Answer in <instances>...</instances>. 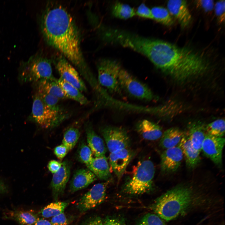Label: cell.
<instances>
[{
    "mask_svg": "<svg viewBox=\"0 0 225 225\" xmlns=\"http://www.w3.org/2000/svg\"><path fill=\"white\" fill-rule=\"evenodd\" d=\"M54 77L50 61L46 58L36 56L22 65L18 78L21 82L34 83Z\"/></svg>",
    "mask_w": 225,
    "mask_h": 225,
    "instance_id": "5",
    "label": "cell"
},
{
    "mask_svg": "<svg viewBox=\"0 0 225 225\" xmlns=\"http://www.w3.org/2000/svg\"><path fill=\"white\" fill-rule=\"evenodd\" d=\"M206 199L191 187L179 184L158 198L150 208L164 221H170L202 205Z\"/></svg>",
    "mask_w": 225,
    "mask_h": 225,
    "instance_id": "3",
    "label": "cell"
},
{
    "mask_svg": "<svg viewBox=\"0 0 225 225\" xmlns=\"http://www.w3.org/2000/svg\"><path fill=\"white\" fill-rule=\"evenodd\" d=\"M107 183L96 184L81 198L76 204L77 208L81 212L94 208L104 200Z\"/></svg>",
    "mask_w": 225,
    "mask_h": 225,
    "instance_id": "11",
    "label": "cell"
},
{
    "mask_svg": "<svg viewBox=\"0 0 225 225\" xmlns=\"http://www.w3.org/2000/svg\"><path fill=\"white\" fill-rule=\"evenodd\" d=\"M92 155V151L88 146L84 142H81L79 145L78 151V160L87 165L93 158Z\"/></svg>",
    "mask_w": 225,
    "mask_h": 225,
    "instance_id": "33",
    "label": "cell"
},
{
    "mask_svg": "<svg viewBox=\"0 0 225 225\" xmlns=\"http://www.w3.org/2000/svg\"><path fill=\"white\" fill-rule=\"evenodd\" d=\"M96 179L95 175L88 169H78L74 173L70 181V192L72 193L84 188Z\"/></svg>",
    "mask_w": 225,
    "mask_h": 225,
    "instance_id": "18",
    "label": "cell"
},
{
    "mask_svg": "<svg viewBox=\"0 0 225 225\" xmlns=\"http://www.w3.org/2000/svg\"><path fill=\"white\" fill-rule=\"evenodd\" d=\"M32 116L33 120L43 128H52L59 125L69 117L68 112L61 113L47 106L35 93L33 97Z\"/></svg>",
    "mask_w": 225,
    "mask_h": 225,
    "instance_id": "6",
    "label": "cell"
},
{
    "mask_svg": "<svg viewBox=\"0 0 225 225\" xmlns=\"http://www.w3.org/2000/svg\"><path fill=\"white\" fill-rule=\"evenodd\" d=\"M58 82L68 99L74 100L82 105L89 103L87 98L74 86L60 77L58 79Z\"/></svg>",
    "mask_w": 225,
    "mask_h": 225,
    "instance_id": "25",
    "label": "cell"
},
{
    "mask_svg": "<svg viewBox=\"0 0 225 225\" xmlns=\"http://www.w3.org/2000/svg\"><path fill=\"white\" fill-rule=\"evenodd\" d=\"M42 28L48 42L72 62L86 81L90 80L92 74L83 57L79 32L68 11L61 6L48 9L42 18Z\"/></svg>",
    "mask_w": 225,
    "mask_h": 225,
    "instance_id": "1",
    "label": "cell"
},
{
    "mask_svg": "<svg viewBox=\"0 0 225 225\" xmlns=\"http://www.w3.org/2000/svg\"><path fill=\"white\" fill-rule=\"evenodd\" d=\"M183 157L182 150L178 145L165 149L161 156V171L165 173L175 172L180 166Z\"/></svg>",
    "mask_w": 225,
    "mask_h": 225,
    "instance_id": "14",
    "label": "cell"
},
{
    "mask_svg": "<svg viewBox=\"0 0 225 225\" xmlns=\"http://www.w3.org/2000/svg\"><path fill=\"white\" fill-rule=\"evenodd\" d=\"M178 146L182 150L188 167L192 169L195 168L200 162V153L193 147L187 132H185Z\"/></svg>",
    "mask_w": 225,
    "mask_h": 225,
    "instance_id": "19",
    "label": "cell"
},
{
    "mask_svg": "<svg viewBox=\"0 0 225 225\" xmlns=\"http://www.w3.org/2000/svg\"><path fill=\"white\" fill-rule=\"evenodd\" d=\"M83 225H104L101 219L99 217L90 218L86 220Z\"/></svg>",
    "mask_w": 225,
    "mask_h": 225,
    "instance_id": "42",
    "label": "cell"
},
{
    "mask_svg": "<svg viewBox=\"0 0 225 225\" xmlns=\"http://www.w3.org/2000/svg\"><path fill=\"white\" fill-rule=\"evenodd\" d=\"M35 90L44 92L59 99H68L55 77L34 82Z\"/></svg>",
    "mask_w": 225,
    "mask_h": 225,
    "instance_id": "20",
    "label": "cell"
},
{
    "mask_svg": "<svg viewBox=\"0 0 225 225\" xmlns=\"http://www.w3.org/2000/svg\"><path fill=\"white\" fill-rule=\"evenodd\" d=\"M205 128L206 126L202 123L195 122L190 125L187 132L193 147L200 153L207 134Z\"/></svg>",
    "mask_w": 225,
    "mask_h": 225,
    "instance_id": "23",
    "label": "cell"
},
{
    "mask_svg": "<svg viewBox=\"0 0 225 225\" xmlns=\"http://www.w3.org/2000/svg\"><path fill=\"white\" fill-rule=\"evenodd\" d=\"M86 165L96 177L100 179L107 180L110 177L109 165L105 155L93 158Z\"/></svg>",
    "mask_w": 225,
    "mask_h": 225,
    "instance_id": "22",
    "label": "cell"
},
{
    "mask_svg": "<svg viewBox=\"0 0 225 225\" xmlns=\"http://www.w3.org/2000/svg\"><path fill=\"white\" fill-rule=\"evenodd\" d=\"M198 8L202 9L205 12H211L214 9V1L212 0H199L195 1Z\"/></svg>",
    "mask_w": 225,
    "mask_h": 225,
    "instance_id": "37",
    "label": "cell"
},
{
    "mask_svg": "<svg viewBox=\"0 0 225 225\" xmlns=\"http://www.w3.org/2000/svg\"><path fill=\"white\" fill-rule=\"evenodd\" d=\"M103 223L104 225H126L124 220L118 217L107 216Z\"/></svg>",
    "mask_w": 225,
    "mask_h": 225,
    "instance_id": "39",
    "label": "cell"
},
{
    "mask_svg": "<svg viewBox=\"0 0 225 225\" xmlns=\"http://www.w3.org/2000/svg\"><path fill=\"white\" fill-rule=\"evenodd\" d=\"M225 138L206 134L203 142L202 151L204 154L219 167L222 165V153Z\"/></svg>",
    "mask_w": 225,
    "mask_h": 225,
    "instance_id": "12",
    "label": "cell"
},
{
    "mask_svg": "<svg viewBox=\"0 0 225 225\" xmlns=\"http://www.w3.org/2000/svg\"><path fill=\"white\" fill-rule=\"evenodd\" d=\"M87 143L95 157L105 155L107 147L103 139L94 131L91 122L87 121L85 126Z\"/></svg>",
    "mask_w": 225,
    "mask_h": 225,
    "instance_id": "17",
    "label": "cell"
},
{
    "mask_svg": "<svg viewBox=\"0 0 225 225\" xmlns=\"http://www.w3.org/2000/svg\"><path fill=\"white\" fill-rule=\"evenodd\" d=\"M80 135V132L77 128L70 127L64 132L62 144L65 146L70 151L76 145Z\"/></svg>",
    "mask_w": 225,
    "mask_h": 225,
    "instance_id": "30",
    "label": "cell"
},
{
    "mask_svg": "<svg viewBox=\"0 0 225 225\" xmlns=\"http://www.w3.org/2000/svg\"><path fill=\"white\" fill-rule=\"evenodd\" d=\"M151 62L163 72L180 81L202 75L209 66L208 60L203 54L160 39Z\"/></svg>",
    "mask_w": 225,
    "mask_h": 225,
    "instance_id": "2",
    "label": "cell"
},
{
    "mask_svg": "<svg viewBox=\"0 0 225 225\" xmlns=\"http://www.w3.org/2000/svg\"><path fill=\"white\" fill-rule=\"evenodd\" d=\"M118 81L121 89L133 98L148 101H151L155 98L147 85L122 68L119 73Z\"/></svg>",
    "mask_w": 225,
    "mask_h": 225,
    "instance_id": "8",
    "label": "cell"
},
{
    "mask_svg": "<svg viewBox=\"0 0 225 225\" xmlns=\"http://www.w3.org/2000/svg\"><path fill=\"white\" fill-rule=\"evenodd\" d=\"M54 63L60 78L74 86L81 92H87L86 85L78 72L64 56L58 57Z\"/></svg>",
    "mask_w": 225,
    "mask_h": 225,
    "instance_id": "10",
    "label": "cell"
},
{
    "mask_svg": "<svg viewBox=\"0 0 225 225\" xmlns=\"http://www.w3.org/2000/svg\"><path fill=\"white\" fill-rule=\"evenodd\" d=\"M62 162L55 160H52L50 161L48 165V168L49 170L53 174L60 168Z\"/></svg>",
    "mask_w": 225,
    "mask_h": 225,
    "instance_id": "41",
    "label": "cell"
},
{
    "mask_svg": "<svg viewBox=\"0 0 225 225\" xmlns=\"http://www.w3.org/2000/svg\"><path fill=\"white\" fill-rule=\"evenodd\" d=\"M51 225H68V219L64 212L52 217L50 222Z\"/></svg>",
    "mask_w": 225,
    "mask_h": 225,
    "instance_id": "38",
    "label": "cell"
},
{
    "mask_svg": "<svg viewBox=\"0 0 225 225\" xmlns=\"http://www.w3.org/2000/svg\"><path fill=\"white\" fill-rule=\"evenodd\" d=\"M137 225H165V221L154 213H148L144 215Z\"/></svg>",
    "mask_w": 225,
    "mask_h": 225,
    "instance_id": "34",
    "label": "cell"
},
{
    "mask_svg": "<svg viewBox=\"0 0 225 225\" xmlns=\"http://www.w3.org/2000/svg\"><path fill=\"white\" fill-rule=\"evenodd\" d=\"M214 8L218 22L222 24L224 22L225 16V1L220 0L214 5Z\"/></svg>",
    "mask_w": 225,
    "mask_h": 225,
    "instance_id": "35",
    "label": "cell"
},
{
    "mask_svg": "<svg viewBox=\"0 0 225 225\" xmlns=\"http://www.w3.org/2000/svg\"><path fill=\"white\" fill-rule=\"evenodd\" d=\"M32 225H51L50 222L43 218H38L35 222Z\"/></svg>",
    "mask_w": 225,
    "mask_h": 225,
    "instance_id": "43",
    "label": "cell"
},
{
    "mask_svg": "<svg viewBox=\"0 0 225 225\" xmlns=\"http://www.w3.org/2000/svg\"><path fill=\"white\" fill-rule=\"evenodd\" d=\"M7 190L6 186L0 178V193H5Z\"/></svg>",
    "mask_w": 225,
    "mask_h": 225,
    "instance_id": "44",
    "label": "cell"
},
{
    "mask_svg": "<svg viewBox=\"0 0 225 225\" xmlns=\"http://www.w3.org/2000/svg\"><path fill=\"white\" fill-rule=\"evenodd\" d=\"M69 151L68 148L62 144L56 147L54 149V152L56 156L59 159H62Z\"/></svg>",
    "mask_w": 225,
    "mask_h": 225,
    "instance_id": "40",
    "label": "cell"
},
{
    "mask_svg": "<svg viewBox=\"0 0 225 225\" xmlns=\"http://www.w3.org/2000/svg\"><path fill=\"white\" fill-rule=\"evenodd\" d=\"M155 167L149 160L139 161L133 168L132 174L123 186L124 192L139 195L150 191L153 187Z\"/></svg>",
    "mask_w": 225,
    "mask_h": 225,
    "instance_id": "4",
    "label": "cell"
},
{
    "mask_svg": "<svg viewBox=\"0 0 225 225\" xmlns=\"http://www.w3.org/2000/svg\"><path fill=\"white\" fill-rule=\"evenodd\" d=\"M101 131L111 153L128 148L130 145L129 137L126 131L122 128L107 126L102 128Z\"/></svg>",
    "mask_w": 225,
    "mask_h": 225,
    "instance_id": "9",
    "label": "cell"
},
{
    "mask_svg": "<svg viewBox=\"0 0 225 225\" xmlns=\"http://www.w3.org/2000/svg\"><path fill=\"white\" fill-rule=\"evenodd\" d=\"M136 15L141 18L153 19L151 9L144 3L138 6L136 11Z\"/></svg>",
    "mask_w": 225,
    "mask_h": 225,
    "instance_id": "36",
    "label": "cell"
},
{
    "mask_svg": "<svg viewBox=\"0 0 225 225\" xmlns=\"http://www.w3.org/2000/svg\"><path fill=\"white\" fill-rule=\"evenodd\" d=\"M35 91V93L39 95L43 102L52 110L61 113L68 112L59 104L60 99L58 98L41 91Z\"/></svg>",
    "mask_w": 225,
    "mask_h": 225,
    "instance_id": "29",
    "label": "cell"
},
{
    "mask_svg": "<svg viewBox=\"0 0 225 225\" xmlns=\"http://www.w3.org/2000/svg\"><path fill=\"white\" fill-rule=\"evenodd\" d=\"M99 83L110 92L121 93L118 77L122 67L118 62L108 59L99 60L97 65Z\"/></svg>",
    "mask_w": 225,
    "mask_h": 225,
    "instance_id": "7",
    "label": "cell"
},
{
    "mask_svg": "<svg viewBox=\"0 0 225 225\" xmlns=\"http://www.w3.org/2000/svg\"><path fill=\"white\" fill-rule=\"evenodd\" d=\"M112 13L116 18L126 19L135 16L136 10L128 4L118 2L113 5Z\"/></svg>",
    "mask_w": 225,
    "mask_h": 225,
    "instance_id": "26",
    "label": "cell"
},
{
    "mask_svg": "<svg viewBox=\"0 0 225 225\" xmlns=\"http://www.w3.org/2000/svg\"><path fill=\"white\" fill-rule=\"evenodd\" d=\"M68 204V202L56 201L51 203L41 210V214L45 218L53 217L63 212Z\"/></svg>",
    "mask_w": 225,
    "mask_h": 225,
    "instance_id": "28",
    "label": "cell"
},
{
    "mask_svg": "<svg viewBox=\"0 0 225 225\" xmlns=\"http://www.w3.org/2000/svg\"><path fill=\"white\" fill-rule=\"evenodd\" d=\"M185 132L177 128H171L165 131L160 138L159 145L166 149L177 146Z\"/></svg>",
    "mask_w": 225,
    "mask_h": 225,
    "instance_id": "24",
    "label": "cell"
},
{
    "mask_svg": "<svg viewBox=\"0 0 225 225\" xmlns=\"http://www.w3.org/2000/svg\"><path fill=\"white\" fill-rule=\"evenodd\" d=\"M136 129L143 138L148 140L158 139L161 138L163 133L158 125L147 119L139 122L136 125Z\"/></svg>",
    "mask_w": 225,
    "mask_h": 225,
    "instance_id": "21",
    "label": "cell"
},
{
    "mask_svg": "<svg viewBox=\"0 0 225 225\" xmlns=\"http://www.w3.org/2000/svg\"><path fill=\"white\" fill-rule=\"evenodd\" d=\"M70 162L65 160L62 162L60 168L53 174L51 183L53 196L56 201L64 192L69 180L71 171Z\"/></svg>",
    "mask_w": 225,
    "mask_h": 225,
    "instance_id": "15",
    "label": "cell"
},
{
    "mask_svg": "<svg viewBox=\"0 0 225 225\" xmlns=\"http://www.w3.org/2000/svg\"><path fill=\"white\" fill-rule=\"evenodd\" d=\"M134 155V152L128 148L110 153L109 163L118 180L122 177Z\"/></svg>",
    "mask_w": 225,
    "mask_h": 225,
    "instance_id": "13",
    "label": "cell"
},
{
    "mask_svg": "<svg viewBox=\"0 0 225 225\" xmlns=\"http://www.w3.org/2000/svg\"><path fill=\"white\" fill-rule=\"evenodd\" d=\"M151 9L153 20L166 26H170L173 24V20L167 9L156 6Z\"/></svg>",
    "mask_w": 225,
    "mask_h": 225,
    "instance_id": "27",
    "label": "cell"
},
{
    "mask_svg": "<svg viewBox=\"0 0 225 225\" xmlns=\"http://www.w3.org/2000/svg\"><path fill=\"white\" fill-rule=\"evenodd\" d=\"M167 6L171 15L175 17L182 28L188 25L192 16L186 1L170 0L168 1Z\"/></svg>",
    "mask_w": 225,
    "mask_h": 225,
    "instance_id": "16",
    "label": "cell"
},
{
    "mask_svg": "<svg viewBox=\"0 0 225 225\" xmlns=\"http://www.w3.org/2000/svg\"><path fill=\"white\" fill-rule=\"evenodd\" d=\"M16 220L22 225H32L38 219L35 214L29 211H20L14 215Z\"/></svg>",
    "mask_w": 225,
    "mask_h": 225,
    "instance_id": "32",
    "label": "cell"
},
{
    "mask_svg": "<svg viewBox=\"0 0 225 225\" xmlns=\"http://www.w3.org/2000/svg\"><path fill=\"white\" fill-rule=\"evenodd\" d=\"M207 134L218 138H222L225 134V122L224 119L215 120L206 126Z\"/></svg>",
    "mask_w": 225,
    "mask_h": 225,
    "instance_id": "31",
    "label": "cell"
}]
</instances>
